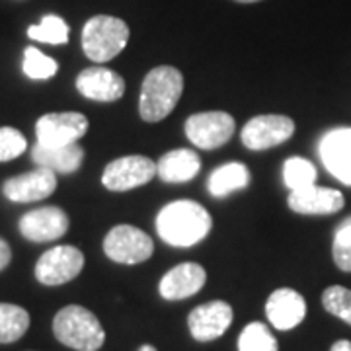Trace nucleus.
Returning <instances> with one entry per match:
<instances>
[{
	"mask_svg": "<svg viewBox=\"0 0 351 351\" xmlns=\"http://www.w3.org/2000/svg\"><path fill=\"white\" fill-rule=\"evenodd\" d=\"M213 219L209 211L189 199L172 201L164 205L156 217L158 237L176 248H189L209 234Z\"/></svg>",
	"mask_w": 351,
	"mask_h": 351,
	"instance_id": "f257e3e1",
	"label": "nucleus"
},
{
	"mask_svg": "<svg viewBox=\"0 0 351 351\" xmlns=\"http://www.w3.org/2000/svg\"><path fill=\"white\" fill-rule=\"evenodd\" d=\"M184 92V76L176 66H156L143 80L138 112L149 123H158L174 112Z\"/></svg>",
	"mask_w": 351,
	"mask_h": 351,
	"instance_id": "f03ea898",
	"label": "nucleus"
},
{
	"mask_svg": "<svg viewBox=\"0 0 351 351\" xmlns=\"http://www.w3.org/2000/svg\"><path fill=\"white\" fill-rule=\"evenodd\" d=\"M53 334L63 346L75 351H98L106 341L98 316L80 304H69L55 314Z\"/></svg>",
	"mask_w": 351,
	"mask_h": 351,
	"instance_id": "7ed1b4c3",
	"label": "nucleus"
},
{
	"mask_svg": "<svg viewBox=\"0 0 351 351\" xmlns=\"http://www.w3.org/2000/svg\"><path fill=\"white\" fill-rule=\"evenodd\" d=\"M129 27L113 16H94L82 29V49L90 61L108 63L125 49Z\"/></svg>",
	"mask_w": 351,
	"mask_h": 351,
	"instance_id": "20e7f679",
	"label": "nucleus"
},
{
	"mask_svg": "<svg viewBox=\"0 0 351 351\" xmlns=\"http://www.w3.org/2000/svg\"><path fill=\"white\" fill-rule=\"evenodd\" d=\"M154 252L152 239L133 225H117L106 234L104 239V254L115 263H135L147 262Z\"/></svg>",
	"mask_w": 351,
	"mask_h": 351,
	"instance_id": "39448f33",
	"label": "nucleus"
},
{
	"mask_svg": "<svg viewBox=\"0 0 351 351\" xmlns=\"http://www.w3.org/2000/svg\"><path fill=\"white\" fill-rule=\"evenodd\" d=\"M237 131L232 115L226 112H203L189 115L186 121V135L197 149L213 151L226 145Z\"/></svg>",
	"mask_w": 351,
	"mask_h": 351,
	"instance_id": "423d86ee",
	"label": "nucleus"
},
{
	"mask_svg": "<svg viewBox=\"0 0 351 351\" xmlns=\"http://www.w3.org/2000/svg\"><path fill=\"white\" fill-rule=\"evenodd\" d=\"M84 267V254L75 246H55L36 263V279L41 285L57 287L73 281Z\"/></svg>",
	"mask_w": 351,
	"mask_h": 351,
	"instance_id": "0eeeda50",
	"label": "nucleus"
},
{
	"mask_svg": "<svg viewBox=\"0 0 351 351\" xmlns=\"http://www.w3.org/2000/svg\"><path fill=\"white\" fill-rule=\"evenodd\" d=\"M88 131L86 115L78 112L45 113L36 123V137L45 147H66L75 145Z\"/></svg>",
	"mask_w": 351,
	"mask_h": 351,
	"instance_id": "6e6552de",
	"label": "nucleus"
},
{
	"mask_svg": "<svg viewBox=\"0 0 351 351\" xmlns=\"http://www.w3.org/2000/svg\"><path fill=\"white\" fill-rule=\"evenodd\" d=\"M154 176H156L154 160L141 154H131L108 164L101 174V184L110 191H129L149 184Z\"/></svg>",
	"mask_w": 351,
	"mask_h": 351,
	"instance_id": "1a4fd4ad",
	"label": "nucleus"
},
{
	"mask_svg": "<svg viewBox=\"0 0 351 351\" xmlns=\"http://www.w3.org/2000/svg\"><path fill=\"white\" fill-rule=\"evenodd\" d=\"M295 121L287 115H256L244 125L240 138L250 151H267L293 137Z\"/></svg>",
	"mask_w": 351,
	"mask_h": 351,
	"instance_id": "9d476101",
	"label": "nucleus"
},
{
	"mask_svg": "<svg viewBox=\"0 0 351 351\" xmlns=\"http://www.w3.org/2000/svg\"><path fill=\"white\" fill-rule=\"evenodd\" d=\"M232 306L225 301H211L195 306L188 316V328L195 341H213L221 338L232 324Z\"/></svg>",
	"mask_w": 351,
	"mask_h": 351,
	"instance_id": "9b49d317",
	"label": "nucleus"
},
{
	"mask_svg": "<svg viewBox=\"0 0 351 351\" xmlns=\"http://www.w3.org/2000/svg\"><path fill=\"white\" fill-rule=\"evenodd\" d=\"M326 170L341 184L351 186V127L328 131L318 145Z\"/></svg>",
	"mask_w": 351,
	"mask_h": 351,
	"instance_id": "f8f14e48",
	"label": "nucleus"
},
{
	"mask_svg": "<svg viewBox=\"0 0 351 351\" xmlns=\"http://www.w3.org/2000/svg\"><path fill=\"white\" fill-rule=\"evenodd\" d=\"M55 189H57V174L38 166L32 172L6 180L2 186V193L14 203H32L49 197Z\"/></svg>",
	"mask_w": 351,
	"mask_h": 351,
	"instance_id": "ddd939ff",
	"label": "nucleus"
},
{
	"mask_svg": "<svg viewBox=\"0 0 351 351\" xmlns=\"http://www.w3.org/2000/svg\"><path fill=\"white\" fill-rule=\"evenodd\" d=\"M69 230V217L59 207H41L20 219V232L29 242H51Z\"/></svg>",
	"mask_w": 351,
	"mask_h": 351,
	"instance_id": "4468645a",
	"label": "nucleus"
},
{
	"mask_svg": "<svg viewBox=\"0 0 351 351\" xmlns=\"http://www.w3.org/2000/svg\"><path fill=\"white\" fill-rule=\"evenodd\" d=\"M76 90L94 101H117L125 94V80L112 69L90 66L76 76Z\"/></svg>",
	"mask_w": 351,
	"mask_h": 351,
	"instance_id": "2eb2a0df",
	"label": "nucleus"
},
{
	"mask_svg": "<svg viewBox=\"0 0 351 351\" xmlns=\"http://www.w3.org/2000/svg\"><path fill=\"white\" fill-rule=\"evenodd\" d=\"M265 316L271 326L281 332H287L299 326L304 320L306 302L301 293H297L295 289H277L265 302Z\"/></svg>",
	"mask_w": 351,
	"mask_h": 351,
	"instance_id": "dca6fc26",
	"label": "nucleus"
},
{
	"mask_svg": "<svg viewBox=\"0 0 351 351\" xmlns=\"http://www.w3.org/2000/svg\"><path fill=\"white\" fill-rule=\"evenodd\" d=\"M207 281V274L199 263L186 262L172 267L158 283V293L166 301H184L199 293Z\"/></svg>",
	"mask_w": 351,
	"mask_h": 351,
	"instance_id": "f3484780",
	"label": "nucleus"
},
{
	"mask_svg": "<svg viewBox=\"0 0 351 351\" xmlns=\"http://www.w3.org/2000/svg\"><path fill=\"white\" fill-rule=\"evenodd\" d=\"M287 205L291 211L299 215H334L343 209L346 199L338 189L320 188L313 184L308 188L291 191Z\"/></svg>",
	"mask_w": 351,
	"mask_h": 351,
	"instance_id": "a211bd4d",
	"label": "nucleus"
},
{
	"mask_svg": "<svg viewBox=\"0 0 351 351\" xmlns=\"http://www.w3.org/2000/svg\"><path fill=\"white\" fill-rule=\"evenodd\" d=\"M201 170L199 154L191 149H176L156 162V176L166 184L191 182Z\"/></svg>",
	"mask_w": 351,
	"mask_h": 351,
	"instance_id": "6ab92c4d",
	"label": "nucleus"
},
{
	"mask_svg": "<svg viewBox=\"0 0 351 351\" xmlns=\"http://www.w3.org/2000/svg\"><path fill=\"white\" fill-rule=\"evenodd\" d=\"M32 160L39 168H47L55 174H73L82 166L84 149L78 147V143L66 147H45L38 143L32 149Z\"/></svg>",
	"mask_w": 351,
	"mask_h": 351,
	"instance_id": "aec40b11",
	"label": "nucleus"
},
{
	"mask_svg": "<svg viewBox=\"0 0 351 351\" xmlns=\"http://www.w3.org/2000/svg\"><path fill=\"white\" fill-rule=\"evenodd\" d=\"M248 184H250V170L244 164L226 162L209 176L207 189L213 197H226L232 191L248 188Z\"/></svg>",
	"mask_w": 351,
	"mask_h": 351,
	"instance_id": "412c9836",
	"label": "nucleus"
},
{
	"mask_svg": "<svg viewBox=\"0 0 351 351\" xmlns=\"http://www.w3.org/2000/svg\"><path fill=\"white\" fill-rule=\"evenodd\" d=\"M29 328V314L25 308L10 302H0V343H14Z\"/></svg>",
	"mask_w": 351,
	"mask_h": 351,
	"instance_id": "4be33fe9",
	"label": "nucleus"
},
{
	"mask_svg": "<svg viewBox=\"0 0 351 351\" xmlns=\"http://www.w3.org/2000/svg\"><path fill=\"white\" fill-rule=\"evenodd\" d=\"M283 184L291 191L308 188L316 184V168L311 160L301 156H291L283 164Z\"/></svg>",
	"mask_w": 351,
	"mask_h": 351,
	"instance_id": "5701e85b",
	"label": "nucleus"
},
{
	"mask_svg": "<svg viewBox=\"0 0 351 351\" xmlns=\"http://www.w3.org/2000/svg\"><path fill=\"white\" fill-rule=\"evenodd\" d=\"M239 351H279V346L263 322H250L240 332Z\"/></svg>",
	"mask_w": 351,
	"mask_h": 351,
	"instance_id": "b1692460",
	"label": "nucleus"
},
{
	"mask_svg": "<svg viewBox=\"0 0 351 351\" xmlns=\"http://www.w3.org/2000/svg\"><path fill=\"white\" fill-rule=\"evenodd\" d=\"M27 36L41 43L64 45L69 41V25L59 16H45L41 24L27 27Z\"/></svg>",
	"mask_w": 351,
	"mask_h": 351,
	"instance_id": "393cba45",
	"label": "nucleus"
},
{
	"mask_svg": "<svg viewBox=\"0 0 351 351\" xmlns=\"http://www.w3.org/2000/svg\"><path fill=\"white\" fill-rule=\"evenodd\" d=\"M59 71V64L55 59L43 55L36 47H27L24 51V73L32 80H47L53 78Z\"/></svg>",
	"mask_w": 351,
	"mask_h": 351,
	"instance_id": "a878e982",
	"label": "nucleus"
},
{
	"mask_svg": "<svg viewBox=\"0 0 351 351\" xmlns=\"http://www.w3.org/2000/svg\"><path fill=\"white\" fill-rule=\"evenodd\" d=\"M322 304L328 313L338 316L351 326V291L341 285H332L322 293Z\"/></svg>",
	"mask_w": 351,
	"mask_h": 351,
	"instance_id": "bb28decb",
	"label": "nucleus"
},
{
	"mask_svg": "<svg viewBox=\"0 0 351 351\" xmlns=\"http://www.w3.org/2000/svg\"><path fill=\"white\" fill-rule=\"evenodd\" d=\"M332 256L341 271H351V217L346 219L336 230Z\"/></svg>",
	"mask_w": 351,
	"mask_h": 351,
	"instance_id": "cd10ccee",
	"label": "nucleus"
},
{
	"mask_svg": "<svg viewBox=\"0 0 351 351\" xmlns=\"http://www.w3.org/2000/svg\"><path fill=\"white\" fill-rule=\"evenodd\" d=\"M27 149L25 137L14 127H0V162H8L24 154Z\"/></svg>",
	"mask_w": 351,
	"mask_h": 351,
	"instance_id": "c85d7f7f",
	"label": "nucleus"
},
{
	"mask_svg": "<svg viewBox=\"0 0 351 351\" xmlns=\"http://www.w3.org/2000/svg\"><path fill=\"white\" fill-rule=\"evenodd\" d=\"M10 260H12V250H10V246H8L6 240L0 239V271L8 267Z\"/></svg>",
	"mask_w": 351,
	"mask_h": 351,
	"instance_id": "c756f323",
	"label": "nucleus"
},
{
	"mask_svg": "<svg viewBox=\"0 0 351 351\" xmlns=\"http://www.w3.org/2000/svg\"><path fill=\"white\" fill-rule=\"evenodd\" d=\"M330 351H351V341L350 339H338V341L330 348Z\"/></svg>",
	"mask_w": 351,
	"mask_h": 351,
	"instance_id": "7c9ffc66",
	"label": "nucleus"
},
{
	"mask_svg": "<svg viewBox=\"0 0 351 351\" xmlns=\"http://www.w3.org/2000/svg\"><path fill=\"white\" fill-rule=\"evenodd\" d=\"M138 351H156V348H154V346H149V343H145V346H141V348H138Z\"/></svg>",
	"mask_w": 351,
	"mask_h": 351,
	"instance_id": "2f4dec72",
	"label": "nucleus"
},
{
	"mask_svg": "<svg viewBox=\"0 0 351 351\" xmlns=\"http://www.w3.org/2000/svg\"><path fill=\"white\" fill-rule=\"evenodd\" d=\"M237 2H242V4H252V2H260V0H237Z\"/></svg>",
	"mask_w": 351,
	"mask_h": 351,
	"instance_id": "473e14b6",
	"label": "nucleus"
}]
</instances>
